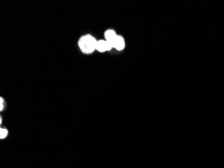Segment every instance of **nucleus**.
Here are the masks:
<instances>
[{
	"mask_svg": "<svg viewBox=\"0 0 224 168\" xmlns=\"http://www.w3.org/2000/svg\"><path fill=\"white\" fill-rule=\"evenodd\" d=\"M2 118L1 117V118H0V123L2 124Z\"/></svg>",
	"mask_w": 224,
	"mask_h": 168,
	"instance_id": "6",
	"label": "nucleus"
},
{
	"mask_svg": "<svg viewBox=\"0 0 224 168\" xmlns=\"http://www.w3.org/2000/svg\"><path fill=\"white\" fill-rule=\"evenodd\" d=\"M117 34L115 33L114 30H107V31L105 32V38L106 41H112L113 42L114 39L117 36Z\"/></svg>",
	"mask_w": 224,
	"mask_h": 168,
	"instance_id": "3",
	"label": "nucleus"
},
{
	"mask_svg": "<svg viewBox=\"0 0 224 168\" xmlns=\"http://www.w3.org/2000/svg\"><path fill=\"white\" fill-rule=\"evenodd\" d=\"M125 47V41L122 36L118 35L113 41V48L118 51H122Z\"/></svg>",
	"mask_w": 224,
	"mask_h": 168,
	"instance_id": "2",
	"label": "nucleus"
},
{
	"mask_svg": "<svg viewBox=\"0 0 224 168\" xmlns=\"http://www.w3.org/2000/svg\"><path fill=\"white\" fill-rule=\"evenodd\" d=\"M4 107H5L4 99L3 98V97H1V98H0V110H1V111H2L4 109Z\"/></svg>",
	"mask_w": 224,
	"mask_h": 168,
	"instance_id": "5",
	"label": "nucleus"
},
{
	"mask_svg": "<svg viewBox=\"0 0 224 168\" xmlns=\"http://www.w3.org/2000/svg\"><path fill=\"white\" fill-rule=\"evenodd\" d=\"M8 134V130L5 128H1L0 129V139H4Z\"/></svg>",
	"mask_w": 224,
	"mask_h": 168,
	"instance_id": "4",
	"label": "nucleus"
},
{
	"mask_svg": "<svg viewBox=\"0 0 224 168\" xmlns=\"http://www.w3.org/2000/svg\"><path fill=\"white\" fill-rule=\"evenodd\" d=\"M97 40L91 35H86L81 36L78 42L79 47L85 54H91L96 51Z\"/></svg>",
	"mask_w": 224,
	"mask_h": 168,
	"instance_id": "1",
	"label": "nucleus"
}]
</instances>
